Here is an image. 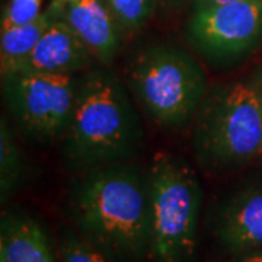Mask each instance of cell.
<instances>
[{"mask_svg":"<svg viewBox=\"0 0 262 262\" xmlns=\"http://www.w3.org/2000/svg\"><path fill=\"white\" fill-rule=\"evenodd\" d=\"M66 204L76 230L113 262L149 259L147 169L127 160L79 172L69 187Z\"/></svg>","mask_w":262,"mask_h":262,"instance_id":"cell-1","label":"cell"},{"mask_svg":"<svg viewBox=\"0 0 262 262\" xmlns=\"http://www.w3.org/2000/svg\"><path fill=\"white\" fill-rule=\"evenodd\" d=\"M192 147L210 172H230L262 151V102L253 84L225 83L208 91L195 118Z\"/></svg>","mask_w":262,"mask_h":262,"instance_id":"cell-3","label":"cell"},{"mask_svg":"<svg viewBox=\"0 0 262 262\" xmlns=\"http://www.w3.org/2000/svg\"><path fill=\"white\" fill-rule=\"evenodd\" d=\"M60 262H113L77 230L64 229L57 241Z\"/></svg>","mask_w":262,"mask_h":262,"instance_id":"cell-15","label":"cell"},{"mask_svg":"<svg viewBox=\"0 0 262 262\" xmlns=\"http://www.w3.org/2000/svg\"><path fill=\"white\" fill-rule=\"evenodd\" d=\"M124 35L139 32L153 16L160 0H105Z\"/></svg>","mask_w":262,"mask_h":262,"instance_id":"cell-14","label":"cell"},{"mask_svg":"<svg viewBox=\"0 0 262 262\" xmlns=\"http://www.w3.org/2000/svg\"><path fill=\"white\" fill-rule=\"evenodd\" d=\"M77 82L79 75L2 76L5 102L20 133L39 144L61 141L73 114Z\"/></svg>","mask_w":262,"mask_h":262,"instance_id":"cell-6","label":"cell"},{"mask_svg":"<svg viewBox=\"0 0 262 262\" xmlns=\"http://www.w3.org/2000/svg\"><path fill=\"white\" fill-rule=\"evenodd\" d=\"M213 234L234 256L262 248V181L236 188L213 213Z\"/></svg>","mask_w":262,"mask_h":262,"instance_id":"cell-8","label":"cell"},{"mask_svg":"<svg viewBox=\"0 0 262 262\" xmlns=\"http://www.w3.org/2000/svg\"><path fill=\"white\" fill-rule=\"evenodd\" d=\"M0 262H57V258L35 219L8 211L0 222Z\"/></svg>","mask_w":262,"mask_h":262,"instance_id":"cell-11","label":"cell"},{"mask_svg":"<svg viewBox=\"0 0 262 262\" xmlns=\"http://www.w3.org/2000/svg\"><path fill=\"white\" fill-rule=\"evenodd\" d=\"M233 262H262V248L261 249H256V251H251V252L237 255Z\"/></svg>","mask_w":262,"mask_h":262,"instance_id":"cell-17","label":"cell"},{"mask_svg":"<svg viewBox=\"0 0 262 262\" xmlns=\"http://www.w3.org/2000/svg\"><path fill=\"white\" fill-rule=\"evenodd\" d=\"M41 6L42 0H9L8 6L3 10L0 29L20 27L35 20L42 13Z\"/></svg>","mask_w":262,"mask_h":262,"instance_id":"cell-16","label":"cell"},{"mask_svg":"<svg viewBox=\"0 0 262 262\" xmlns=\"http://www.w3.org/2000/svg\"><path fill=\"white\" fill-rule=\"evenodd\" d=\"M150 248L147 262H189L196 249L203 189L184 158L158 151L147 168Z\"/></svg>","mask_w":262,"mask_h":262,"instance_id":"cell-5","label":"cell"},{"mask_svg":"<svg viewBox=\"0 0 262 262\" xmlns=\"http://www.w3.org/2000/svg\"><path fill=\"white\" fill-rule=\"evenodd\" d=\"M141 140L140 117L121 80L103 66L80 73L70 124L60 141L66 168L79 173L127 162Z\"/></svg>","mask_w":262,"mask_h":262,"instance_id":"cell-2","label":"cell"},{"mask_svg":"<svg viewBox=\"0 0 262 262\" xmlns=\"http://www.w3.org/2000/svg\"><path fill=\"white\" fill-rule=\"evenodd\" d=\"M229 2H236V0H195L192 10L200 9V8H207L213 5H220V3H229Z\"/></svg>","mask_w":262,"mask_h":262,"instance_id":"cell-19","label":"cell"},{"mask_svg":"<svg viewBox=\"0 0 262 262\" xmlns=\"http://www.w3.org/2000/svg\"><path fill=\"white\" fill-rule=\"evenodd\" d=\"M56 2H60V3H64V2H67V0H56Z\"/></svg>","mask_w":262,"mask_h":262,"instance_id":"cell-21","label":"cell"},{"mask_svg":"<svg viewBox=\"0 0 262 262\" xmlns=\"http://www.w3.org/2000/svg\"><path fill=\"white\" fill-rule=\"evenodd\" d=\"M261 156H262V151H261Z\"/></svg>","mask_w":262,"mask_h":262,"instance_id":"cell-22","label":"cell"},{"mask_svg":"<svg viewBox=\"0 0 262 262\" xmlns=\"http://www.w3.org/2000/svg\"><path fill=\"white\" fill-rule=\"evenodd\" d=\"M95 63L83 42L63 19L56 16L31 54L12 73L80 75L92 69Z\"/></svg>","mask_w":262,"mask_h":262,"instance_id":"cell-10","label":"cell"},{"mask_svg":"<svg viewBox=\"0 0 262 262\" xmlns=\"http://www.w3.org/2000/svg\"><path fill=\"white\" fill-rule=\"evenodd\" d=\"M191 47L211 63H229L262 39V0H236L192 10L187 25Z\"/></svg>","mask_w":262,"mask_h":262,"instance_id":"cell-7","label":"cell"},{"mask_svg":"<svg viewBox=\"0 0 262 262\" xmlns=\"http://www.w3.org/2000/svg\"><path fill=\"white\" fill-rule=\"evenodd\" d=\"M63 19L99 66L110 67L121 50L122 34L105 0H53Z\"/></svg>","mask_w":262,"mask_h":262,"instance_id":"cell-9","label":"cell"},{"mask_svg":"<svg viewBox=\"0 0 262 262\" xmlns=\"http://www.w3.org/2000/svg\"><path fill=\"white\" fill-rule=\"evenodd\" d=\"M160 3L165 5L166 8H182V6H187V5L194 6L195 0H160Z\"/></svg>","mask_w":262,"mask_h":262,"instance_id":"cell-18","label":"cell"},{"mask_svg":"<svg viewBox=\"0 0 262 262\" xmlns=\"http://www.w3.org/2000/svg\"><path fill=\"white\" fill-rule=\"evenodd\" d=\"M27 179V168L22 151L15 141L9 124L2 118L0 124V198L5 204L18 192Z\"/></svg>","mask_w":262,"mask_h":262,"instance_id":"cell-13","label":"cell"},{"mask_svg":"<svg viewBox=\"0 0 262 262\" xmlns=\"http://www.w3.org/2000/svg\"><path fill=\"white\" fill-rule=\"evenodd\" d=\"M57 16L54 3L35 20L12 28L0 29V70L2 76L12 73L35 48L39 38Z\"/></svg>","mask_w":262,"mask_h":262,"instance_id":"cell-12","label":"cell"},{"mask_svg":"<svg viewBox=\"0 0 262 262\" xmlns=\"http://www.w3.org/2000/svg\"><path fill=\"white\" fill-rule=\"evenodd\" d=\"M125 77L144 113L166 128L192 121L210 91L203 66L173 44L141 48L128 60Z\"/></svg>","mask_w":262,"mask_h":262,"instance_id":"cell-4","label":"cell"},{"mask_svg":"<svg viewBox=\"0 0 262 262\" xmlns=\"http://www.w3.org/2000/svg\"><path fill=\"white\" fill-rule=\"evenodd\" d=\"M253 88L256 89V92L259 95V99H261L262 102V73L259 75V80H258V84H253Z\"/></svg>","mask_w":262,"mask_h":262,"instance_id":"cell-20","label":"cell"}]
</instances>
